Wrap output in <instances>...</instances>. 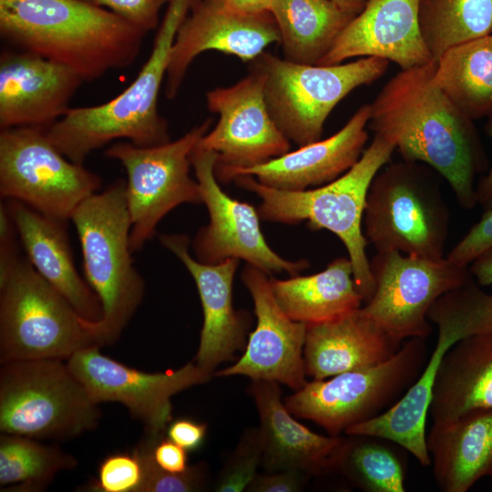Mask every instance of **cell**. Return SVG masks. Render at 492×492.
<instances>
[{"instance_id": "cell-36", "label": "cell", "mask_w": 492, "mask_h": 492, "mask_svg": "<svg viewBox=\"0 0 492 492\" xmlns=\"http://www.w3.org/2000/svg\"><path fill=\"white\" fill-rule=\"evenodd\" d=\"M105 7L145 33L159 26V11L170 0H87Z\"/></svg>"}, {"instance_id": "cell-26", "label": "cell", "mask_w": 492, "mask_h": 492, "mask_svg": "<svg viewBox=\"0 0 492 492\" xmlns=\"http://www.w3.org/2000/svg\"><path fill=\"white\" fill-rule=\"evenodd\" d=\"M433 475L443 492H466L492 474V407L471 411L426 434Z\"/></svg>"}, {"instance_id": "cell-21", "label": "cell", "mask_w": 492, "mask_h": 492, "mask_svg": "<svg viewBox=\"0 0 492 492\" xmlns=\"http://www.w3.org/2000/svg\"><path fill=\"white\" fill-rule=\"evenodd\" d=\"M371 105L361 106L346 124L325 139L251 168L215 173L219 182L249 175L260 183L282 190H303L329 183L349 170L361 158L368 140Z\"/></svg>"}, {"instance_id": "cell-1", "label": "cell", "mask_w": 492, "mask_h": 492, "mask_svg": "<svg viewBox=\"0 0 492 492\" xmlns=\"http://www.w3.org/2000/svg\"><path fill=\"white\" fill-rule=\"evenodd\" d=\"M436 61L401 69L371 105L368 126L395 146L403 159L429 166L465 210L477 204L475 179L486 156L473 123L437 87Z\"/></svg>"}, {"instance_id": "cell-25", "label": "cell", "mask_w": 492, "mask_h": 492, "mask_svg": "<svg viewBox=\"0 0 492 492\" xmlns=\"http://www.w3.org/2000/svg\"><path fill=\"white\" fill-rule=\"evenodd\" d=\"M4 203L33 267L84 319L98 322L102 306L76 269L66 221L44 215L18 200Z\"/></svg>"}, {"instance_id": "cell-4", "label": "cell", "mask_w": 492, "mask_h": 492, "mask_svg": "<svg viewBox=\"0 0 492 492\" xmlns=\"http://www.w3.org/2000/svg\"><path fill=\"white\" fill-rule=\"evenodd\" d=\"M395 150L392 142L374 135L349 170L329 183L303 190L273 189L249 175L233 180L261 199L257 210L261 219L286 224L307 220L313 231L323 229L335 234L346 248L356 287L365 303L374 291L363 228L366 197L372 180Z\"/></svg>"}, {"instance_id": "cell-9", "label": "cell", "mask_w": 492, "mask_h": 492, "mask_svg": "<svg viewBox=\"0 0 492 492\" xmlns=\"http://www.w3.org/2000/svg\"><path fill=\"white\" fill-rule=\"evenodd\" d=\"M251 64L264 75L272 119L290 141L302 147L320 140L336 105L354 89L380 78L389 61L367 56L330 66L307 65L264 51Z\"/></svg>"}, {"instance_id": "cell-16", "label": "cell", "mask_w": 492, "mask_h": 492, "mask_svg": "<svg viewBox=\"0 0 492 492\" xmlns=\"http://www.w3.org/2000/svg\"><path fill=\"white\" fill-rule=\"evenodd\" d=\"M99 348L91 345L75 353L67 360L70 371L97 404H122L149 434L166 431L172 421L173 395L211 378V373L194 362L177 370L139 371L103 354Z\"/></svg>"}, {"instance_id": "cell-39", "label": "cell", "mask_w": 492, "mask_h": 492, "mask_svg": "<svg viewBox=\"0 0 492 492\" xmlns=\"http://www.w3.org/2000/svg\"><path fill=\"white\" fill-rule=\"evenodd\" d=\"M167 437L187 451L201 446L207 434V425L189 418L171 421L166 429Z\"/></svg>"}, {"instance_id": "cell-11", "label": "cell", "mask_w": 492, "mask_h": 492, "mask_svg": "<svg viewBox=\"0 0 492 492\" xmlns=\"http://www.w3.org/2000/svg\"><path fill=\"white\" fill-rule=\"evenodd\" d=\"M211 122L207 118L179 138L161 145L138 147L122 141L107 149L106 156L121 163L127 173L125 195L133 253L153 237L169 211L184 203H202L199 184L190 176V156Z\"/></svg>"}, {"instance_id": "cell-13", "label": "cell", "mask_w": 492, "mask_h": 492, "mask_svg": "<svg viewBox=\"0 0 492 492\" xmlns=\"http://www.w3.org/2000/svg\"><path fill=\"white\" fill-rule=\"evenodd\" d=\"M374 282L362 311L400 340L426 339L427 313L437 298L473 279L468 266L446 257L429 259L397 251H376L370 261Z\"/></svg>"}, {"instance_id": "cell-32", "label": "cell", "mask_w": 492, "mask_h": 492, "mask_svg": "<svg viewBox=\"0 0 492 492\" xmlns=\"http://www.w3.org/2000/svg\"><path fill=\"white\" fill-rule=\"evenodd\" d=\"M77 466V459L56 446L18 435L0 436V485H12L6 491H41L58 472Z\"/></svg>"}, {"instance_id": "cell-30", "label": "cell", "mask_w": 492, "mask_h": 492, "mask_svg": "<svg viewBox=\"0 0 492 492\" xmlns=\"http://www.w3.org/2000/svg\"><path fill=\"white\" fill-rule=\"evenodd\" d=\"M337 472L367 492H404L407 463L404 447L375 436L345 435Z\"/></svg>"}, {"instance_id": "cell-6", "label": "cell", "mask_w": 492, "mask_h": 492, "mask_svg": "<svg viewBox=\"0 0 492 492\" xmlns=\"http://www.w3.org/2000/svg\"><path fill=\"white\" fill-rule=\"evenodd\" d=\"M90 322L27 258L19 254L0 264V364L67 360L83 348L97 345Z\"/></svg>"}, {"instance_id": "cell-23", "label": "cell", "mask_w": 492, "mask_h": 492, "mask_svg": "<svg viewBox=\"0 0 492 492\" xmlns=\"http://www.w3.org/2000/svg\"><path fill=\"white\" fill-rule=\"evenodd\" d=\"M259 412L261 463L268 472L295 469L309 475L337 470L345 437L322 436L297 422L282 402L279 384L252 380Z\"/></svg>"}, {"instance_id": "cell-34", "label": "cell", "mask_w": 492, "mask_h": 492, "mask_svg": "<svg viewBox=\"0 0 492 492\" xmlns=\"http://www.w3.org/2000/svg\"><path fill=\"white\" fill-rule=\"evenodd\" d=\"M262 448L259 429L252 428L244 432L238 446L220 473L215 491L241 492L248 487L257 476V468L261 463Z\"/></svg>"}, {"instance_id": "cell-28", "label": "cell", "mask_w": 492, "mask_h": 492, "mask_svg": "<svg viewBox=\"0 0 492 492\" xmlns=\"http://www.w3.org/2000/svg\"><path fill=\"white\" fill-rule=\"evenodd\" d=\"M269 12L280 34L283 58L318 65L356 15L333 0H273Z\"/></svg>"}, {"instance_id": "cell-41", "label": "cell", "mask_w": 492, "mask_h": 492, "mask_svg": "<svg viewBox=\"0 0 492 492\" xmlns=\"http://www.w3.org/2000/svg\"><path fill=\"white\" fill-rule=\"evenodd\" d=\"M469 270L478 285L492 284V247L478 255L470 263Z\"/></svg>"}, {"instance_id": "cell-10", "label": "cell", "mask_w": 492, "mask_h": 492, "mask_svg": "<svg viewBox=\"0 0 492 492\" xmlns=\"http://www.w3.org/2000/svg\"><path fill=\"white\" fill-rule=\"evenodd\" d=\"M428 355L425 339H406L385 362L307 382L284 404L292 415L340 436L397 403L421 374Z\"/></svg>"}, {"instance_id": "cell-22", "label": "cell", "mask_w": 492, "mask_h": 492, "mask_svg": "<svg viewBox=\"0 0 492 492\" xmlns=\"http://www.w3.org/2000/svg\"><path fill=\"white\" fill-rule=\"evenodd\" d=\"M159 239L162 245L183 263L196 283L203 324L193 362L212 374L216 366L233 360L235 353L245 348L246 319L232 303L233 279L239 260L202 263L190 254L188 236L162 234Z\"/></svg>"}, {"instance_id": "cell-35", "label": "cell", "mask_w": 492, "mask_h": 492, "mask_svg": "<svg viewBox=\"0 0 492 492\" xmlns=\"http://www.w3.org/2000/svg\"><path fill=\"white\" fill-rule=\"evenodd\" d=\"M143 479V466L135 449L132 452H116L100 462L97 478L89 482L86 490L139 492Z\"/></svg>"}, {"instance_id": "cell-14", "label": "cell", "mask_w": 492, "mask_h": 492, "mask_svg": "<svg viewBox=\"0 0 492 492\" xmlns=\"http://www.w3.org/2000/svg\"><path fill=\"white\" fill-rule=\"evenodd\" d=\"M217 158V153L199 147L190 156L201 202L209 213V223L191 242L194 258L206 264L242 260L267 274L285 272L294 276L307 269V260L290 261L278 255L265 241L258 210L221 190L215 176Z\"/></svg>"}, {"instance_id": "cell-42", "label": "cell", "mask_w": 492, "mask_h": 492, "mask_svg": "<svg viewBox=\"0 0 492 492\" xmlns=\"http://www.w3.org/2000/svg\"><path fill=\"white\" fill-rule=\"evenodd\" d=\"M486 131L492 138V113L487 117ZM477 204L487 210L492 209V167L487 175L483 176L476 187Z\"/></svg>"}, {"instance_id": "cell-12", "label": "cell", "mask_w": 492, "mask_h": 492, "mask_svg": "<svg viewBox=\"0 0 492 492\" xmlns=\"http://www.w3.org/2000/svg\"><path fill=\"white\" fill-rule=\"evenodd\" d=\"M101 178L65 157L46 129L18 127L0 132V194L36 211L68 220L77 207L98 192Z\"/></svg>"}, {"instance_id": "cell-8", "label": "cell", "mask_w": 492, "mask_h": 492, "mask_svg": "<svg viewBox=\"0 0 492 492\" xmlns=\"http://www.w3.org/2000/svg\"><path fill=\"white\" fill-rule=\"evenodd\" d=\"M100 418L98 404L62 360L1 364V433L64 440L95 429Z\"/></svg>"}, {"instance_id": "cell-37", "label": "cell", "mask_w": 492, "mask_h": 492, "mask_svg": "<svg viewBox=\"0 0 492 492\" xmlns=\"http://www.w3.org/2000/svg\"><path fill=\"white\" fill-rule=\"evenodd\" d=\"M492 247V209L485 210L481 219L449 251L451 261L468 266L478 255Z\"/></svg>"}, {"instance_id": "cell-24", "label": "cell", "mask_w": 492, "mask_h": 492, "mask_svg": "<svg viewBox=\"0 0 492 492\" xmlns=\"http://www.w3.org/2000/svg\"><path fill=\"white\" fill-rule=\"evenodd\" d=\"M403 340L385 332L358 309L335 320L307 325L303 347L306 375L323 380L380 364L391 358Z\"/></svg>"}, {"instance_id": "cell-5", "label": "cell", "mask_w": 492, "mask_h": 492, "mask_svg": "<svg viewBox=\"0 0 492 492\" xmlns=\"http://www.w3.org/2000/svg\"><path fill=\"white\" fill-rule=\"evenodd\" d=\"M126 180L83 200L70 217L77 232L86 281L98 297L102 318L89 326L98 346L112 345L140 306L145 282L133 264Z\"/></svg>"}, {"instance_id": "cell-33", "label": "cell", "mask_w": 492, "mask_h": 492, "mask_svg": "<svg viewBox=\"0 0 492 492\" xmlns=\"http://www.w3.org/2000/svg\"><path fill=\"white\" fill-rule=\"evenodd\" d=\"M157 435L147 433L134 448L144 470L143 484L139 492H195L205 487L206 466L202 463L190 466L179 473L169 472L155 461L152 447Z\"/></svg>"}, {"instance_id": "cell-7", "label": "cell", "mask_w": 492, "mask_h": 492, "mask_svg": "<svg viewBox=\"0 0 492 492\" xmlns=\"http://www.w3.org/2000/svg\"><path fill=\"white\" fill-rule=\"evenodd\" d=\"M420 164L392 163L372 180L363 228L376 251L444 258L450 211L438 182Z\"/></svg>"}, {"instance_id": "cell-44", "label": "cell", "mask_w": 492, "mask_h": 492, "mask_svg": "<svg viewBox=\"0 0 492 492\" xmlns=\"http://www.w3.org/2000/svg\"><path fill=\"white\" fill-rule=\"evenodd\" d=\"M340 6L354 15L360 13L364 7L367 0H333Z\"/></svg>"}, {"instance_id": "cell-15", "label": "cell", "mask_w": 492, "mask_h": 492, "mask_svg": "<svg viewBox=\"0 0 492 492\" xmlns=\"http://www.w3.org/2000/svg\"><path fill=\"white\" fill-rule=\"evenodd\" d=\"M264 86L263 73L252 64L237 83L207 92V108L219 120L197 147L217 153L215 173L251 168L290 151L291 141L269 112Z\"/></svg>"}, {"instance_id": "cell-40", "label": "cell", "mask_w": 492, "mask_h": 492, "mask_svg": "<svg viewBox=\"0 0 492 492\" xmlns=\"http://www.w3.org/2000/svg\"><path fill=\"white\" fill-rule=\"evenodd\" d=\"M163 436L157 435L154 440L152 454L156 463L169 472L185 471L189 467L188 451Z\"/></svg>"}, {"instance_id": "cell-29", "label": "cell", "mask_w": 492, "mask_h": 492, "mask_svg": "<svg viewBox=\"0 0 492 492\" xmlns=\"http://www.w3.org/2000/svg\"><path fill=\"white\" fill-rule=\"evenodd\" d=\"M434 80L472 120L492 113V34L446 50L436 61Z\"/></svg>"}, {"instance_id": "cell-45", "label": "cell", "mask_w": 492, "mask_h": 492, "mask_svg": "<svg viewBox=\"0 0 492 492\" xmlns=\"http://www.w3.org/2000/svg\"><path fill=\"white\" fill-rule=\"evenodd\" d=\"M489 477H491V479H492V474H491V475H490Z\"/></svg>"}, {"instance_id": "cell-20", "label": "cell", "mask_w": 492, "mask_h": 492, "mask_svg": "<svg viewBox=\"0 0 492 492\" xmlns=\"http://www.w3.org/2000/svg\"><path fill=\"white\" fill-rule=\"evenodd\" d=\"M419 3L420 0H367L318 65L374 56L407 69L433 61L420 30Z\"/></svg>"}, {"instance_id": "cell-17", "label": "cell", "mask_w": 492, "mask_h": 492, "mask_svg": "<svg viewBox=\"0 0 492 492\" xmlns=\"http://www.w3.org/2000/svg\"><path fill=\"white\" fill-rule=\"evenodd\" d=\"M241 279L254 303L256 327L240 359L215 373V376L245 375L300 390L308 382L303 360L307 325L282 311L266 272L247 263Z\"/></svg>"}, {"instance_id": "cell-18", "label": "cell", "mask_w": 492, "mask_h": 492, "mask_svg": "<svg viewBox=\"0 0 492 492\" xmlns=\"http://www.w3.org/2000/svg\"><path fill=\"white\" fill-rule=\"evenodd\" d=\"M280 42L270 12L242 14L230 10L222 0H198L176 34L165 79V93L174 98L189 67L210 50L252 62L265 48Z\"/></svg>"}, {"instance_id": "cell-3", "label": "cell", "mask_w": 492, "mask_h": 492, "mask_svg": "<svg viewBox=\"0 0 492 492\" xmlns=\"http://www.w3.org/2000/svg\"><path fill=\"white\" fill-rule=\"evenodd\" d=\"M197 1H169L148 60L124 91L104 104L70 108L46 129L65 157L83 165L91 152L116 139L138 147L170 141L167 121L158 109L159 95L178 29Z\"/></svg>"}, {"instance_id": "cell-19", "label": "cell", "mask_w": 492, "mask_h": 492, "mask_svg": "<svg viewBox=\"0 0 492 492\" xmlns=\"http://www.w3.org/2000/svg\"><path fill=\"white\" fill-rule=\"evenodd\" d=\"M84 83L70 68L38 55L5 50L0 56V128L49 127L70 108Z\"/></svg>"}, {"instance_id": "cell-31", "label": "cell", "mask_w": 492, "mask_h": 492, "mask_svg": "<svg viewBox=\"0 0 492 492\" xmlns=\"http://www.w3.org/2000/svg\"><path fill=\"white\" fill-rule=\"evenodd\" d=\"M419 25L436 61L454 46L492 34V0H420Z\"/></svg>"}, {"instance_id": "cell-27", "label": "cell", "mask_w": 492, "mask_h": 492, "mask_svg": "<svg viewBox=\"0 0 492 492\" xmlns=\"http://www.w3.org/2000/svg\"><path fill=\"white\" fill-rule=\"evenodd\" d=\"M270 282L282 311L306 325L335 320L364 304L348 257L334 259L323 271L312 275L270 278Z\"/></svg>"}, {"instance_id": "cell-43", "label": "cell", "mask_w": 492, "mask_h": 492, "mask_svg": "<svg viewBox=\"0 0 492 492\" xmlns=\"http://www.w3.org/2000/svg\"><path fill=\"white\" fill-rule=\"evenodd\" d=\"M230 10L242 14L269 12L273 0H222Z\"/></svg>"}, {"instance_id": "cell-2", "label": "cell", "mask_w": 492, "mask_h": 492, "mask_svg": "<svg viewBox=\"0 0 492 492\" xmlns=\"http://www.w3.org/2000/svg\"><path fill=\"white\" fill-rule=\"evenodd\" d=\"M0 34L15 49L94 81L135 62L146 33L87 0H0Z\"/></svg>"}, {"instance_id": "cell-38", "label": "cell", "mask_w": 492, "mask_h": 492, "mask_svg": "<svg viewBox=\"0 0 492 492\" xmlns=\"http://www.w3.org/2000/svg\"><path fill=\"white\" fill-rule=\"evenodd\" d=\"M310 475L300 470L287 469L258 475L248 487L251 492H297L301 491Z\"/></svg>"}]
</instances>
